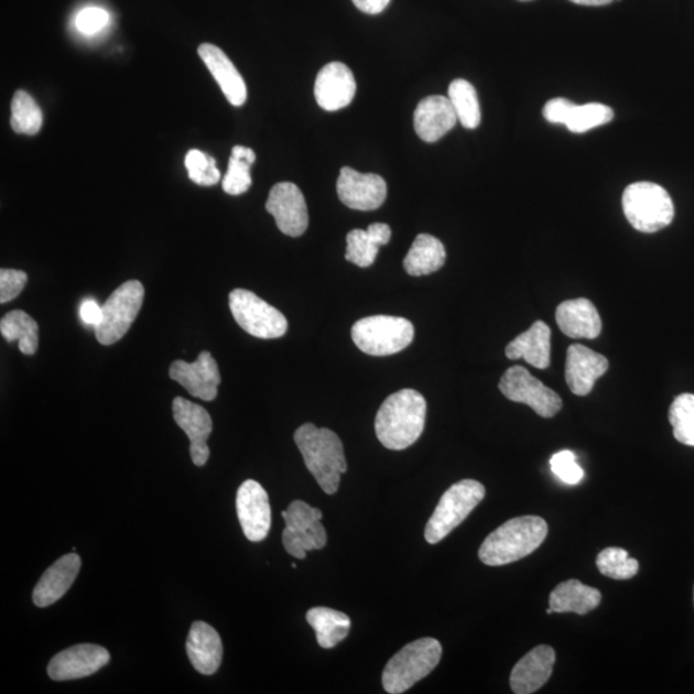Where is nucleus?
<instances>
[{
	"instance_id": "f257e3e1",
	"label": "nucleus",
	"mask_w": 694,
	"mask_h": 694,
	"mask_svg": "<svg viewBox=\"0 0 694 694\" xmlns=\"http://www.w3.org/2000/svg\"><path fill=\"white\" fill-rule=\"evenodd\" d=\"M426 413V400L419 391L404 389L392 393L376 415L377 438L390 451L406 449L421 437Z\"/></svg>"
},
{
	"instance_id": "f03ea898",
	"label": "nucleus",
	"mask_w": 694,
	"mask_h": 694,
	"mask_svg": "<svg viewBox=\"0 0 694 694\" xmlns=\"http://www.w3.org/2000/svg\"><path fill=\"white\" fill-rule=\"evenodd\" d=\"M547 524L539 516H521L509 520L484 540L478 559L486 566H505L528 557L544 543Z\"/></svg>"
},
{
	"instance_id": "7ed1b4c3",
	"label": "nucleus",
	"mask_w": 694,
	"mask_h": 694,
	"mask_svg": "<svg viewBox=\"0 0 694 694\" xmlns=\"http://www.w3.org/2000/svg\"><path fill=\"white\" fill-rule=\"evenodd\" d=\"M295 443L305 466L328 496L338 490L341 476L347 470L344 445L334 431L305 423L296 432Z\"/></svg>"
},
{
	"instance_id": "20e7f679",
	"label": "nucleus",
	"mask_w": 694,
	"mask_h": 694,
	"mask_svg": "<svg viewBox=\"0 0 694 694\" xmlns=\"http://www.w3.org/2000/svg\"><path fill=\"white\" fill-rule=\"evenodd\" d=\"M442 655V643L434 638H422L406 644L386 665L382 674L383 690L390 694L411 690L434 671Z\"/></svg>"
},
{
	"instance_id": "39448f33",
	"label": "nucleus",
	"mask_w": 694,
	"mask_h": 694,
	"mask_svg": "<svg viewBox=\"0 0 694 694\" xmlns=\"http://www.w3.org/2000/svg\"><path fill=\"white\" fill-rule=\"evenodd\" d=\"M623 214L631 227L642 234H655L674 219V204L668 191L651 182L632 183L623 191Z\"/></svg>"
},
{
	"instance_id": "423d86ee",
	"label": "nucleus",
	"mask_w": 694,
	"mask_h": 694,
	"mask_svg": "<svg viewBox=\"0 0 694 694\" xmlns=\"http://www.w3.org/2000/svg\"><path fill=\"white\" fill-rule=\"evenodd\" d=\"M351 337L362 353L372 357H388L403 351L412 344L414 327L400 316L373 315L355 323Z\"/></svg>"
},
{
	"instance_id": "0eeeda50",
	"label": "nucleus",
	"mask_w": 694,
	"mask_h": 694,
	"mask_svg": "<svg viewBox=\"0 0 694 694\" xmlns=\"http://www.w3.org/2000/svg\"><path fill=\"white\" fill-rule=\"evenodd\" d=\"M485 488L475 480H462L444 492L424 530L429 544L442 542L473 513L485 498Z\"/></svg>"
},
{
	"instance_id": "6e6552de",
	"label": "nucleus",
	"mask_w": 694,
	"mask_h": 694,
	"mask_svg": "<svg viewBox=\"0 0 694 694\" xmlns=\"http://www.w3.org/2000/svg\"><path fill=\"white\" fill-rule=\"evenodd\" d=\"M143 300L141 282L128 281L119 285L102 305V321L95 328L97 341L105 346L120 341L141 312Z\"/></svg>"
},
{
	"instance_id": "1a4fd4ad",
	"label": "nucleus",
	"mask_w": 694,
	"mask_h": 694,
	"mask_svg": "<svg viewBox=\"0 0 694 694\" xmlns=\"http://www.w3.org/2000/svg\"><path fill=\"white\" fill-rule=\"evenodd\" d=\"M285 521L283 545L293 557L305 560L308 551L323 550L327 544V531L323 527L321 509L303 500H295L282 513Z\"/></svg>"
},
{
	"instance_id": "9d476101",
	"label": "nucleus",
	"mask_w": 694,
	"mask_h": 694,
	"mask_svg": "<svg viewBox=\"0 0 694 694\" xmlns=\"http://www.w3.org/2000/svg\"><path fill=\"white\" fill-rule=\"evenodd\" d=\"M229 307L238 326L253 337L280 338L288 332L289 323L285 316L251 291L242 289L231 291Z\"/></svg>"
},
{
	"instance_id": "9b49d317",
	"label": "nucleus",
	"mask_w": 694,
	"mask_h": 694,
	"mask_svg": "<svg viewBox=\"0 0 694 694\" xmlns=\"http://www.w3.org/2000/svg\"><path fill=\"white\" fill-rule=\"evenodd\" d=\"M499 390L514 403L529 405L543 419H552L562 409V399L559 393L539 381L527 368L520 366L507 370L499 382Z\"/></svg>"
},
{
	"instance_id": "f8f14e48",
	"label": "nucleus",
	"mask_w": 694,
	"mask_h": 694,
	"mask_svg": "<svg viewBox=\"0 0 694 694\" xmlns=\"http://www.w3.org/2000/svg\"><path fill=\"white\" fill-rule=\"evenodd\" d=\"M267 212L274 216L276 227L290 237L303 236L308 226V214L303 192L296 184L282 182L270 189Z\"/></svg>"
},
{
	"instance_id": "ddd939ff",
	"label": "nucleus",
	"mask_w": 694,
	"mask_h": 694,
	"mask_svg": "<svg viewBox=\"0 0 694 694\" xmlns=\"http://www.w3.org/2000/svg\"><path fill=\"white\" fill-rule=\"evenodd\" d=\"M236 508L246 538L253 543L262 542L272 527V508L265 489L257 481H245L237 491Z\"/></svg>"
},
{
	"instance_id": "4468645a",
	"label": "nucleus",
	"mask_w": 694,
	"mask_h": 694,
	"mask_svg": "<svg viewBox=\"0 0 694 694\" xmlns=\"http://www.w3.org/2000/svg\"><path fill=\"white\" fill-rule=\"evenodd\" d=\"M341 203L353 210L372 212L380 208L388 197V185L377 174H361L351 167H343L337 181Z\"/></svg>"
},
{
	"instance_id": "2eb2a0df",
	"label": "nucleus",
	"mask_w": 694,
	"mask_h": 694,
	"mask_svg": "<svg viewBox=\"0 0 694 694\" xmlns=\"http://www.w3.org/2000/svg\"><path fill=\"white\" fill-rule=\"evenodd\" d=\"M169 375L172 380L182 384L192 397L205 401H213L218 397L221 377L218 362L208 351L200 353L195 362L175 360L170 366Z\"/></svg>"
},
{
	"instance_id": "dca6fc26",
	"label": "nucleus",
	"mask_w": 694,
	"mask_h": 694,
	"mask_svg": "<svg viewBox=\"0 0 694 694\" xmlns=\"http://www.w3.org/2000/svg\"><path fill=\"white\" fill-rule=\"evenodd\" d=\"M110 662L106 648L96 644H77L54 655L48 665L52 681H75L96 674Z\"/></svg>"
},
{
	"instance_id": "f3484780",
	"label": "nucleus",
	"mask_w": 694,
	"mask_h": 694,
	"mask_svg": "<svg viewBox=\"0 0 694 694\" xmlns=\"http://www.w3.org/2000/svg\"><path fill=\"white\" fill-rule=\"evenodd\" d=\"M173 415L177 426L187 434L191 442V457L197 467L206 465L210 457L207 438L213 432V420L204 406L184 398L173 401Z\"/></svg>"
},
{
	"instance_id": "a211bd4d",
	"label": "nucleus",
	"mask_w": 694,
	"mask_h": 694,
	"mask_svg": "<svg viewBox=\"0 0 694 694\" xmlns=\"http://www.w3.org/2000/svg\"><path fill=\"white\" fill-rule=\"evenodd\" d=\"M355 93L357 82L351 69L341 62H330L316 76L314 96L323 110H343L353 102Z\"/></svg>"
},
{
	"instance_id": "6ab92c4d",
	"label": "nucleus",
	"mask_w": 694,
	"mask_h": 694,
	"mask_svg": "<svg viewBox=\"0 0 694 694\" xmlns=\"http://www.w3.org/2000/svg\"><path fill=\"white\" fill-rule=\"evenodd\" d=\"M608 370V360L589 347L571 345L566 358V382L571 392L586 397L592 392L598 378Z\"/></svg>"
},
{
	"instance_id": "aec40b11",
	"label": "nucleus",
	"mask_w": 694,
	"mask_h": 694,
	"mask_svg": "<svg viewBox=\"0 0 694 694\" xmlns=\"http://www.w3.org/2000/svg\"><path fill=\"white\" fill-rule=\"evenodd\" d=\"M555 663V651L551 646H538L516 663L511 679V688L516 694H531L550 681Z\"/></svg>"
},
{
	"instance_id": "412c9836",
	"label": "nucleus",
	"mask_w": 694,
	"mask_h": 694,
	"mask_svg": "<svg viewBox=\"0 0 694 694\" xmlns=\"http://www.w3.org/2000/svg\"><path fill=\"white\" fill-rule=\"evenodd\" d=\"M457 121L449 98L443 96L422 99L414 111L415 133L427 143H435L449 133Z\"/></svg>"
},
{
	"instance_id": "4be33fe9",
	"label": "nucleus",
	"mask_w": 694,
	"mask_h": 694,
	"mask_svg": "<svg viewBox=\"0 0 694 694\" xmlns=\"http://www.w3.org/2000/svg\"><path fill=\"white\" fill-rule=\"evenodd\" d=\"M80 568L82 560L76 553L66 554L54 562L35 586L34 605L44 608L56 604L72 588Z\"/></svg>"
},
{
	"instance_id": "5701e85b",
	"label": "nucleus",
	"mask_w": 694,
	"mask_h": 694,
	"mask_svg": "<svg viewBox=\"0 0 694 694\" xmlns=\"http://www.w3.org/2000/svg\"><path fill=\"white\" fill-rule=\"evenodd\" d=\"M198 54L200 59L205 62L208 72L218 82L229 104L236 107L243 106L247 99L246 84L242 75L238 73L227 54L219 46L208 43L198 46Z\"/></svg>"
},
{
	"instance_id": "b1692460",
	"label": "nucleus",
	"mask_w": 694,
	"mask_h": 694,
	"mask_svg": "<svg viewBox=\"0 0 694 694\" xmlns=\"http://www.w3.org/2000/svg\"><path fill=\"white\" fill-rule=\"evenodd\" d=\"M187 653L189 661L198 673L213 675L223 661V643L219 632L204 621L192 623Z\"/></svg>"
},
{
	"instance_id": "393cba45",
	"label": "nucleus",
	"mask_w": 694,
	"mask_h": 694,
	"mask_svg": "<svg viewBox=\"0 0 694 694\" xmlns=\"http://www.w3.org/2000/svg\"><path fill=\"white\" fill-rule=\"evenodd\" d=\"M560 329L570 338L593 339L600 335L601 321L588 299L567 300L555 312Z\"/></svg>"
},
{
	"instance_id": "a878e982",
	"label": "nucleus",
	"mask_w": 694,
	"mask_h": 694,
	"mask_svg": "<svg viewBox=\"0 0 694 694\" xmlns=\"http://www.w3.org/2000/svg\"><path fill=\"white\" fill-rule=\"evenodd\" d=\"M551 328L538 321L506 347L508 359H523L530 366L545 369L551 365Z\"/></svg>"
},
{
	"instance_id": "bb28decb",
	"label": "nucleus",
	"mask_w": 694,
	"mask_h": 694,
	"mask_svg": "<svg viewBox=\"0 0 694 694\" xmlns=\"http://www.w3.org/2000/svg\"><path fill=\"white\" fill-rule=\"evenodd\" d=\"M391 239V228L384 223L370 224L367 230L354 229L346 237L347 261L360 268H368L377 259L381 246L388 245Z\"/></svg>"
},
{
	"instance_id": "cd10ccee",
	"label": "nucleus",
	"mask_w": 694,
	"mask_h": 694,
	"mask_svg": "<svg viewBox=\"0 0 694 694\" xmlns=\"http://www.w3.org/2000/svg\"><path fill=\"white\" fill-rule=\"evenodd\" d=\"M601 594L598 589L571 578L555 586L550 596V607L554 614L586 615L600 605Z\"/></svg>"
},
{
	"instance_id": "c85d7f7f",
	"label": "nucleus",
	"mask_w": 694,
	"mask_h": 694,
	"mask_svg": "<svg viewBox=\"0 0 694 694\" xmlns=\"http://www.w3.org/2000/svg\"><path fill=\"white\" fill-rule=\"evenodd\" d=\"M446 251L442 241L431 235H419L404 259L409 275L421 276L437 272L445 264Z\"/></svg>"
},
{
	"instance_id": "c756f323",
	"label": "nucleus",
	"mask_w": 694,
	"mask_h": 694,
	"mask_svg": "<svg viewBox=\"0 0 694 694\" xmlns=\"http://www.w3.org/2000/svg\"><path fill=\"white\" fill-rule=\"evenodd\" d=\"M306 621L314 629L318 644L326 650L343 642L351 628L349 616L328 607L308 609Z\"/></svg>"
},
{
	"instance_id": "7c9ffc66",
	"label": "nucleus",
	"mask_w": 694,
	"mask_h": 694,
	"mask_svg": "<svg viewBox=\"0 0 694 694\" xmlns=\"http://www.w3.org/2000/svg\"><path fill=\"white\" fill-rule=\"evenodd\" d=\"M37 323L22 311L6 314L0 321V332L8 343H19L22 354L34 355L39 346Z\"/></svg>"
},
{
	"instance_id": "2f4dec72",
	"label": "nucleus",
	"mask_w": 694,
	"mask_h": 694,
	"mask_svg": "<svg viewBox=\"0 0 694 694\" xmlns=\"http://www.w3.org/2000/svg\"><path fill=\"white\" fill-rule=\"evenodd\" d=\"M257 154L243 145H236L231 150L228 172L223 177V189L231 196L243 195L252 185L251 166Z\"/></svg>"
},
{
	"instance_id": "473e14b6",
	"label": "nucleus",
	"mask_w": 694,
	"mask_h": 694,
	"mask_svg": "<svg viewBox=\"0 0 694 694\" xmlns=\"http://www.w3.org/2000/svg\"><path fill=\"white\" fill-rule=\"evenodd\" d=\"M447 98L463 127L476 129L480 126L481 108L473 84L465 79L454 80L447 89Z\"/></svg>"
},
{
	"instance_id": "72a5a7b5",
	"label": "nucleus",
	"mask_w": 694,
	"mask_h": 694,
	"mask_svg": "<svg viewBox=\"0 0 694 694\" xmlns=\"http://www.w3.org/2000/svg\"><path fill=\"white\" fill-rule=\"evenodd\" d=\"M11 127L18 134L35 135L43 126V112L25 90L14 93L11 105Z\"/></svg>"
},
{
	"instance_id": "f704fd0d",
	"label": "nucleus",
	"mask_w": 694,
	"mask_h": 694,
	"mask_svg": "<svg viewBox=\"0 0 694 694\" xmlns=\"http://www.w3.org/2000/svg\"><path fill=\"white\" fill-rule=\"evenodd\" d=\"M599 573L615 581H629L639 571V562L630 559L629 553L622 547L609 546L597 555Z\"/></svg>"
},
{
	"instance_id": "c9c22d12",
	"label": "nucleus",
	"mask_w": 694,
	"mask_h": 694,
	"mask_svg": "<svg viewBox=\"0 0 694 694\" xmlns=\"http://www.w3.org/2000/svg\"><path fill=\"white\" fill-rule=\"evenodd\" d=\"M669 421L679 443L694 446V395L682 393L673 401L669 411Z\"/></svg>"
},
{
	"instance_id": "e433bc0d",
	"label": "nucleus",
	"mask_w": 694,
	"mask_h": 694,
	"mask_svg": "<svg viewBox=\"0 0 694 694\" xmlns=\"http://www.w3.org/2000/svg\"><path fill=\"white\" fill-rule=\"evenodd\" d=\"M612 108L601 104L575 105L565 123L571 133L583 134L594 128L606 126L614 119Z\"/></svg>"
},
{
	"instance_id": "4c0bfd02",
	"label": "nucleus",
	"mask_w": 694,
	"mask_h": 694,
	"mask_svg": "<svg viewBox=\"0 0 694 694\" xmlns=\"http://www.w3.org/2000/svg\"><path fill=\"white\" fill-rule=\"evenodd\" d=\"M185 167L188 170L189 180L193 183L210 187L220 181L221 174L216 167V161L207 153L192 150L185 156Z\"/></svg>"
},
{
	"instance_id": "58836bf2",
	"label": "nucleus",
	"mask_w": 694,
	"mask_h": 694,
	"mask_svg": "<svg viewBox=\"0 0 694 694\" xmlns=\"http://www.w3.org/2000/svg\"><path fill=\"white\" fill-rule=\"evenodd\" d=\"M551 467L553 474L560 478L561 481L568 485H576L584 478V470L576 463V455L570 451H562L554 454L551 459Z\"/></svg>"
},
{
	"instance_id": "ea45409f",
	"label": "nucleus",
	"mask_w": 694,
	"mask_h": 694,
	"mask_svg": "<svg viewBox=\"0 0 694 694\" xmlns=\"http://www.w3.org/2000/svg\"><path fill=\"white\" fill-rule=\"evenodd\" d=\"M28 283V274L15 269L0 270V303L6 304L20 295Z\"/></svg>"
},
{
	"instance_id": "a19ab883",
	"label": "nucleus",
	"mask_w": 694,
	"mask_h": 694,
	"mask_svg": "<svg viewBox=\"0 0 694 694\" xmlns=\"http://www.w3.org/2000/svg\"><path fill=\"white\" fill-rule=\"evenodd\" d=\"M108 21H110V15L102 8H85L77 14L76 28L85 35H93L102 30Z\"/></svg>"
},
{
	"instance_id": "79ce46f5",
	"label": "nucleus",
	"mask_w": 694,
	"mask_h": 694,
	"mask_svg": "<svg viewBox=\"0 0 694 694\" xmlns=\"http://www.w3.org/2000/svg\"><path fill=\"white\" fill-rule=\"evenodd\" d=\"M574 107L575 104L566 98H553L544 106L543 115L547 122L565 126Z\"/></svg>"
},
{
	"instance_id": "37998d69",
	"label": "nucleus",
	"mask_w": 694,
	"mask_h": 694,
	"mask_svg": "<svg viewBox=\"0 0 694 694\" xmlns=\"http://www.w3.org/2000/svg\"><path fill=\"white\" fill-rule=\"evenodd\" d=\"M79 314L84 324L96 328L102 321V306L96 300L85 299L80 305Z\"/></svg>"
},
{
	"instance_id": "c03bdc74",
	"label": "nucleus",
	"mask_w": 694,
	"mask_h": 694,
	"mask_svg": "<svg viewBox=\"0 0 694 694\" xmlns=\"http://www.w3.org/2000/svg\"><path fill=\"white\" fill-rule=\"evenodd\" d=\"M391 0H353L359 11L367 14H380L389 7Z\"/></svg>"
},
{
	"instance_id": "a18cd8bd",
	"label": "nucleus",
	"mask_w": 694,
	"mask_h": 694,
	"mask_svg": "<svg viewBox=\"0 0 694 694\" xmlns=\"http://www.w3.org/2000/svg\"><path fill=\"white\" fill-rule=\"evenodd\" d=\"M570 2L578 6L600 7L612 3L614 0H570Z\"/></svg>"
},
{
	"instance_id": "49530a36",
	"label": "nucleus",
	"mask_w": 694,
	"mask_h": 694,
	"mask_svg": "<svg viewBox=\"0 0 694 694\" xmlns=\"http://www.w3.org/2000/svg\"><path fill=\"white\" fill-rule=\"evenodd\" d=\"M546 614H547V615L553 614V609H552L551 607H547V609H546Z\"/></svg>"
},
{
	"instance_id": "de8ad7c7",
	"label": "nucleus",
	"mask_w": 694,
	"mask_h": 694,
	"mask_svg": "<svg viewBox=\"0 0 694 694\" xmlns=\"http://www.w3.org/2000/svg\"><path fill=\"white\" fill-rule=\"evenodd\" d=\"M520 2H530V0H520Z\"/></svg>"
},
{
	"instance_id": "09e8293b",
	"label": "nucleus",
	"mask_w": 694,
	"mask_h": 694,
	"mask_svg": "<svg viewBox=\"0 0 694 694\" xmlns=\"http://www.w3.org/2000/svg\"><path fill=\"white\" fill-rule=\"evenodd\" d=\"M693 605H694V588H693Z\"/></svg>"
}]
</instances>
